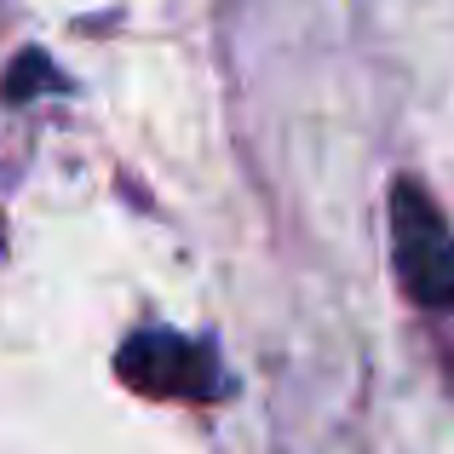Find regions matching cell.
Listing matches in <instances>:
<instances>
[{"label": "cell", "instance_id": "cell-1", "mask_svg": "<svg viewBox=\"0 0 454 454\" xmlns=\"http://www.w3.org/2000/svg\"><path fill=\"white\" fill-rule=\"evenodd\" d=\"M391 259L397 282L409 288L414 305L426 310H454V236L414 178L391 190Z\"/></svg>", "mask_w": 454, "mask_h": 454}, {"label": "cell", "instance_id": "cell-2", "mask_svg": "<svg viewBox=\"0 0 454 454\" xmlns=\"http://www.w3.org/2000/svg\"><path fill=\"white\" fill-rule=\"evenodd\" d=\"M121 374L133 380L138 391H155V397L201 403V397H219L224 391L207 345H190V340H178V333H138L121 351Z\"/></svg>", "mask_w": 454, "mask_h": 454}]
</instances>
